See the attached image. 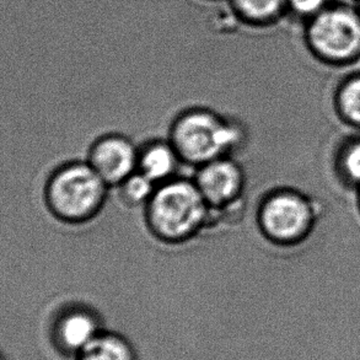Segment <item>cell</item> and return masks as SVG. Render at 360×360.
<instances>
[{
	"instance_id": "6da1fadb",
	"label": "cell",
	"mask_w": 360,
	"mask_h": 360,
	"mask_svg": "<svg viewBox=\"0 0 360 360\" xmlns=\"http://www.w3.org/2000/svg\"><path fill=\"white\" fill-rule=\"evenodd\" d=\"M305 44L315 57L330 64L360 58V9L333 1L305 22Z\"/></svg>"
},
{
	"instance_id": "7a4b0ae2",
	"label": "cell",
	"mask_w": 360,
	"mask_h": 360,
	"mask_svg": "<svg viewBox=\"0 0 360 360\" xmlns=\"http://www.w3.org/2000/svg\"><path fill=\"white\" fill-rule=\"evenodd\" d=\"M205 213V200L200 188L187 182L162 187L151 200V224L167 239H181L200 225Z\"/></svg>"
},
{
	"instance_id": "3957f363",
	"label": "cell",
	"mask_w": 360,
	"mask_h": 360,
	"mask_svg": "<svg viewBox=\"0 0 360 360\" xmlns=\"http://www.w3.org/2000/svg\"><path fill=\"white\" fill-rule=\"evenodd\" d=\"M103 184L93 166H72L52 181L51 205L64 218L82 219L98 208L103 200Z\"/></svg>"
},
{
	"instance_id": "277c9868",
	"label": "cell",
	"mask_w": 360,
	"mask_h": 360,
	"mask_svg": "<svg viewBox=\"0 0 360 360\" xmlns=\"http://www.w3.org/2000/svg\"><path fill=\"white\" fill-rule=\"evenodd\" d=\"M177 150L190 161H213L238 141V131L208 113H190L174 131Z\"/></svg>"
},
{
	"instance_id": "5b68a950",
	"label": "cell",
	"mask_w": 360,
	"mask_h": 360,
	"mask_svg": "<svg viewBox=\"0 0 360 360\" xmlns=\"http://www.w3.org/2000/svg\"><path fill=\"white\" fill-rule=\"evenodd\" d=\"M263 229L277 241L302 238L312 224V210L307 200L295 193H278L263 205Z\"/></svg>"
},
{
	"instance_id": "8992f818",
	"label": "cell",
	"mask_w": 360,
	"mask_h": 360,
	"mask_svg": "<svg viewBox=\"0 0 360 360\" xmlns=\"http://www.w3.org/2000/svg\"><path fill=\"white\" fill-rule=\"evenodd\" d=\"M136 165V153L128 141L110 138L93 153V167L105 182L126 180Z\"/></svg>"
},
{
	"instance_id": "52a82bcc",
	"label": "cell",
	"mask_w": 360,
	"mask_h": 360,
	"mask_svg": "<svg viewBox=\"0 0 360 360\" xmlns=\"http://www.w3.org/2000/svg\"><path fill=\"white\" fill-rule=\"evenodd\" d=\"M98 321L85 311L69 312L59 320L54 330V341L60 352L77 354L98 336Z\"/></svg>"
},
{
	"instance_id": "ba28073f",
	"label": "cell",
	"mask_w": 360,
	"mask_h": 360,
	"mask_svg": "<svg viewBox=\"0 0 360 360\" xmlns=\"http://www.w3.org/2000/svg\"><path fill=\"white\" fill-rule=\"evenodd\" d=\"M240 172L226 161H212L198 176L200 193L210 203H223L229 200L239 191Z\"/></svg>"
},
{
	"instance_id": "9c48e42d",
	"label": "cell",
	"mask_w": 360,
	"mask_h": 360,
	"mask_svg": "<svg viewBox=\"0 0 360 360\" xmlns=\"http://www.w3.org/2000/svg\"><path fill=\"white\" fill-rule=\"evenodd\" d=\"M78 360H136L129 342L113 333H98L78 354Z\"/></svg>"
},
{
	"instance_id": "30bf717a",
	"label": "cell",
	"mask_w": 360,
	"mask_h": 360,
	"mask_svg": "<svg viewBox=\"0 0 360 360\" xmlns=\"http://www.w3.org/2000/svg\"><path fill=\"white\" fill-rule=\"evenodd\" d=\"M236 14L248 24L266 26L288 13V0H231Z\"/></svg>"
},
{
	"instance_id": "8fae6325",
	"label": "cell",
	"mask_w": 360,
	"mask_h": 360,
	"mask_svg": "<svg viewBox=\"0 0 360 360\" xmlns=\"http://www.w3.org/2000/svg\"><path fill=\"white\" fill-rule=\"evenodd\" d=\"M141 170L150 180L165 179L170 175L175 166V155L170 148L165 146H154L149 148L141 158Z\"/></svg>"
},
{
	"instance_id": "7c38bea8",
	"label": "cell",
	"mask_w": 360,
	"mask_h": 360,
	"mask_svg": "<svg viewBox=\"0 0 360 360\" xmlns=\"http://www.w3.org/2000/svg\"><path fill=\"white\" fill-rule=\"evenodd\" d=\"M337 101L345 120L360 127V74L342 84Z\"/></svg>"
},
{
	"instance_id": "4fadbf2b",
	"label": "cell",
	"mask_w": 360,
	"mask_h": 360,
	"mask_svg": "<svg viewBox=\"0 0 360 360\" xmlns=\"http://www.w3.org/2000/svg\"><path fill=\"white\" fill-rule=\"evenodd\" d=\"M335 0H288V13L307 22Z\"/></svg>"
},
{
	"instance_id": "5bb4252c",
	"label": "cell",
	"mask_w": 360,
	"mask_h": 360,
	"mask_svg": "<svg viewBox=\"0 0 360 360\" xmlns=\"http://www.w3.org/2000/svg\"><path fill=\"white\" fill-rule=\"evenodd\" d=\"M341 167L347 180L360 185V141L349 143L341 156Z\"/></svg>"
},
{
	"instance_id": "9a60e30c",
	"label": "cell",
	"mask_w": 360,
	"mask_h": 360,
	"mask_svg": "<svg viewBox=\"0 0 360 360\" xmlns=\"http://www.w3.org/2000/svg\"><path fill=\"white\" fill-rule=\"evenodd\" d=\"M153 180L144 174L128 177L124 184V193L131 202H141L150 195Z\"/></svg>"
}]
</instances>
